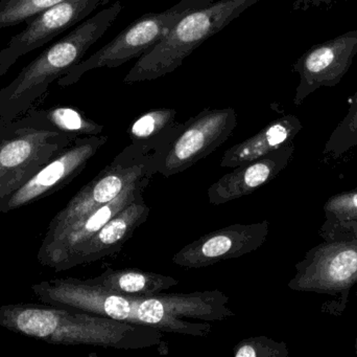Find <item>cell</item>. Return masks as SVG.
Wrapping results in <instances>:
<instances>
[{"label": "cell", "mask_w": 357, "mask_h": 357, "mask_svg": "<svg viewBox=\"0 0 357 357\" xmlns=\"http://www.w3.org/2000/svg\"><path fill=\"white\" fill-rule=\"evenodd\" d=\"M31 291L43 304L189 337H207L210 322L234 316L229 298L220 291L123 295L88 284L84 279L59 278L36 283Z\"/></svg>", "instance_id": "6da1fadb"}, {"label": "cell", "mask_w": 357, "mask_h": 357, "mask_svg": "<svg viewBox=\"0 0 357 357\" xmlns=\"http://www.w3.org/2000/svg\"><path fill=\"white\" fill-rule=\"evenodd\" d=\"M356 105H357V89H356V94H354V96H352L351 103H350V106H349V111L352 110V109H354V107H356Z\"/></svg>", "instance_id": "484cf974"}, {"label": "cell", "mask_w": 357, "mask_h": 357, "mask_svg": "<svg viewBox=\"0 0 357 357\" xmlns=\"http://www.w3.org/2000/svg\"><path fill=\"white\" fill-rule=\"evenodd\" d=\"M268 224H235L192 241L172 258L180 268H202L243 257L261 247Z\"/></svg>", "instance_id": "7c38bea8"}, {"label": "cell", "mask_w": 357, "mask_h": 357, "mask_svg": "<svg viewBox=\"0 0 357 357\" xmlns=\"http://www.w3.org/2000/svg\"><path fill=\"white\" fill-rule=\"evenodd\" d=\"M112 0H64L25 21L26 27L0 50V77L22 56L45 45Z\"/></svg>", "instance_id": "30bf717a"}, {"label": "cell", "mask_w": 357, "mask_h": 357, "mask_svg": "<svg viewBox=\"0 0 357 357\" xmlns=\"http://www.w3.org/2000/svg\"><path fill=\"white\" fill-rule=\"evenodd\" d=\"M236 127L234 109H203L184 122L175 140L160 155L153 156L155 173L165 178L182 173L222 146Z\"/></svg>", "instance_id": "ba28073f"}, {"label": "cell", "mask_w": 357, "mask_h": 357, "mask_svg": "<svg viewBox=\"0 0 357 357\" xmlns=\"http://www.w3.org/2000/svg\"><path fill=\"white\" fill-rule=\"evenodd\" d=\"M326 210L337 216L357 215V192L333 197L327 203Z\"/></svg>", "instance_id": "603a6c76"}, {"label": "cell", "mask_w": 357, "mask_h": 357, "mask_svg": "<svg viewBox=\"0 0 357 357\" xmlns=\"http://www.w3.org/2000/svg\"><path fill=\"white\" fill-rule=\"evenodd\" d=\"M357 281V243H333L319 249L293 281L301 291H342Z\"/></svg>", "instance_id": "9a60e30c"}, {"label": "cell", "mask_w": 357, "mask_h": 357, "mask_svg": "<svg viewBox=\"0 0 357 357\" xmlns=\"http://www.w3.org/2000/svg\"><path fill=\"white\" fill-rule=\"evenodd\" d=\"M121 1L85 19L66 36L23 67L0 89V130L31 110L38 99L67 71L83 61L92 45L105 35L123 10Z\"/></svg>", "instance_id": "3957f363"}, {"label": "cell", "mask_w": 357, "mask_h": 357, "mask_svg": "<svg viewBox=\"0 0 357 357\" xmlns=\"http://www.w3.org/2000/svg\"><path fill=\"white\" fill-rule=\"evenodd\" d=\"M150 211L142 193L107 222L96 234L59 260L52 270L64 272L119 253L133 237L136 230L146 222Z\"/></svg>", "instance_id": "4fadbf2b"}, {"label": "cell", "mask_w": 357, "mask_h": 357, "mask_svg": "<svg viewBox=\"0 0 357 357\" xmlns=\"http://www.w3.org/2000/svg\"><path fill=\"white\" fill-rule=\"evenodd\" d=\"M285 146L256 161L233 168L208 189L210 205H220L251 194L270 182L287 161Z\"/></svg>", "instance_id": "2e32d148"}, {"label": "cell", "mask_w": 357, "mask_h": 357, "mask_svg": "<svg viewBox=\"0 0 357 357\" xmlns=\"http://www.w3.org/2000/svg\"><path fill=\"white\" fill-rule=\"evenodd\" d=\"M77 138L45 127L27 115L0 130V199L31 180Z\"/></svg>", "instance_id": "5b68a950"}, {"label": "cell", "mask_w": 357, "mask_h": 357, "mask_svg": "<svg viewBox=\"0 0 357 357\" xmlns=\"http://www.w3.org/2000/svg\"><path fill=\"white\" fill-rule=\"evenodd\" d=\"M31 119L73 138L100 136L104 126L86 117L79 109L59 106L46 110H29L26 113Z\"/></svg>", "instance_id": "ffe728a7"}, {"label": "cell", "mask_w": 357, "mask_h": 357, "mask_svg": "<svg viewBox=\"0 0 357 357\" xmlns=\"http://www.w3.org/2000/svg\"><path fill=\"white\" fill-rule=\"evenodd\" d=\"M335 134L340 138H357V105L352 110L348 111V115L337 128Z\"/></svg>", "instance_id": "cb8c5ba5"}, {"label": "cell", "mask_w": 357, "mask_h": 357, "mask_svg": "<svg viewBox=\"0 0 357 357\" xmlns=\"http://www.w3.org/2000/svg\"><path fill=\"white\" fill-rule=\"evenodd\" d=\"M279 354L280 348L278 345L266 337L243 340L233 349L235 357H270Z\"/></svg>", "instance_id": "7402d4cb"}, {"label": "cell", "mask_w": 357, "mask_h": 357, "mask_svg": "<svg viewBox=\"0 0 357 357\" xmlns=\"http://www.w3.org/2000/svg\"><path fill=\"white\" fill-rule=\"evenodd\" d=\"M357 54V31L342 34L306 50L293 66L299 75L295 105L322 87H335L342 81Z\"/></svg>", "instance_id": "8fae6325"}, {"label": "cell", "mask_w": 357, "mask_h": 357, "mask_svg": "<svg viewBox=\"0 0 357 357\" xmlns=\"http://www.w3.org/2000/svg\"><path fill=\"white\" fill-rule=\"evenodd\" d=\"M300 129L301 124L294 115L279 117L255 136L229 148L222 155L220 167L233 169L266 156L285 146Z\"/></svg>", "instance_id": "e0dca14e"}, {"label": "cell", "mask_w": 357, "mask_h": 357, "mask_svg": "<svg viewBox=\"0 0 357 357\" xmlns=\"http://www.w3.org/2000/svg\"><path fill=\"white\" fill-rule=\"evenodd\" d=\"M152 176L153 174H148L128 184L116 198L69 224L48 242L41 243L37 254L38 262L45 268H54L59 260L96 234L119 212L142 194Z\"/></svg>", "instance_id": "5bb4252c"}, {"label": "cell", "mask_w": 357, "mask_h": 357, "mask_svg": "<svg viewBox=\"0 0 357 357\" xmlns=\"http://www.w3.org/2000/svg\"><path fill=\"white\" fill-rule=\"evenodd\" d=\"M64 0H0V29L25 22L38 13Z\"/></svg>", "instance_id": "44dd1931"}, {"label": "cell", "mask_w": 357, "mask_h": 357, "mask_svg": "<svg viewBox=\"0 0 357 357\" xmlns=\"http://www.w3.org/2000/svg\"><path fill=\"white\" fill-rule=\"evenodd\" d=\"M341 1H347V0H295L291 8L293 10H308L312 8L331 6Z\"/></svg>", "instance_id": "d4e9b609"}, {"label": "cell", "mask_w": 357, "mask_h": 357, "mask_svg": "<svg viewBox=\"0 0 357 357\" xmlns=\"http://www.w3.org/2000/svg\"><path fill=\"white\" fill-rule=\"evenodd\" d=\"M214 1L216 0H180L162 12L142 15L114 39L67 71L58 80V85L68 87L88 71L104 67L116 68L133 59L140 58L169 33L181 17Z\"/></svg>", "instance_id": "8992f818"}, {"label": "cell", "mask_w": 357, "mask_h": 357, "mask_svg": "<svg viewBox=\"0 0 357 357\" xmlns=\"http://www.w3.org/2000/svg\"><path fill=\"white\" fill-rule=\"evenodd\" d=\"M153 156L154 154L144 152L134 145L126 147L50 220L42 243L48 242L69 224L116 198L131 182L148 174L155 175Z\"/></svg>", "instance_id": "52a82bcc"}, {"label": "cell", "mask_w": 357, "mask_h": 357, "mask_svg": "<svg viewBox=\"0 0 357 357\" xmlns=\"http://www.w3.org/2000/svg\"><path fill=\"white\" fill-rule=\"evenodd\" d=\"M88 284L110 293L123 295L151 296L165 293L177 286L178 281L171 276L139 270L107 268L94 278L84 279Z\"/></svg>", "instance_id": "d6986e66"}, {"label": "cell", "mask_w": 357, "mask_h": 357, "mask_svg": "<svg viewBox=\"0 0 357 357\" xmlns=\"http://www.w3.org/2000/svg\"><path fill=\"white\" fill-rule=\"evenodd\" d=\"M259 0H216L181 17L169 33L137 59L123 83L153 81L173 73L209 38Z\"/></svg>", "instance_id": "277c9868"}, {"label": "cell", "mask_w": 357, "mask_h": 357, "mask_svg": "<svg viewBox=\"0 0 357 357\" xmlns=\"http://www.w3.org/2000/svg\"><path fill=\"white\" fill-rule=\"evenodd\" d=\"M108 140L107 136H82L50 159L14 193L0 199V214L36 203L73 182Z\"/></svg>", "instance_id": "9c48e42d"}, {"label": "cell", "mask_w": 357, "mask_h": 357, "mask_svg": "<svg viewBox=\"0 0 357 357\" xmlns=\"http://www.w3.org/2000/svg\"><path fill=\"white\" fill-rule=\"evenodd\" d=\"M0 327L52 345L144 349L163 343L162 331L48 304L0 307Z\"/></svg>", "instance_id": "7a4b0ae2"}, {"label": "cell", "mask_w": 357, "mask_h": 357, "mask_svg": "<svg viewBox=\"0 0 357 357\" xmlns=\"http://www.w3.org/2000/svg\"><path fill=\"white\" fill-rule=\"evenodd\" d=\"M174 108H155L142 113L128 130L131 144L144 152L160 155L175 140L184 123L176 121Z\"/></svg>", "instance_id": "ac0fdd59"}]
</instances>
